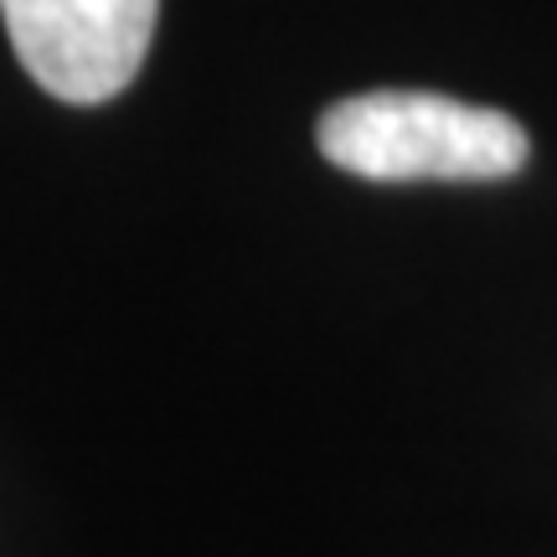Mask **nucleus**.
Returning a JSON list of instances; mask_svg holds the SVG:
<instances>
[{
  "mask_svg": "<svg viewBox=\"0 0 557 557\" xmlns=\"http://www.w3.org/2000/svg\"><path fill=\"white\" fill-rule=\"evenodd\" d=\"M11 52L62 103L120 99L156 41L160 0H0Z\"/></svg>",
  "mask_w": 557,
  "mask_h": 557,
  "instance_id": "f03ea898",
  "label": "nucleus"
},
{
  "mask_svg": "<svg viewBox=\"0 0 557 557\" xmlns=\"http://www.w3.org/2000/svg\"><path fill=\"white\" fill-rule=\"evenodd\" d=\"M315 139L331 165L367 181H506L532 156L511 114L423 88H377L331 103Z\"/></svg>",
  "mask_w": 557,
  "mask_h": 557,
  "instance_id": "f257e3e1",
  "label": "nucleus"
}]
</instances>
